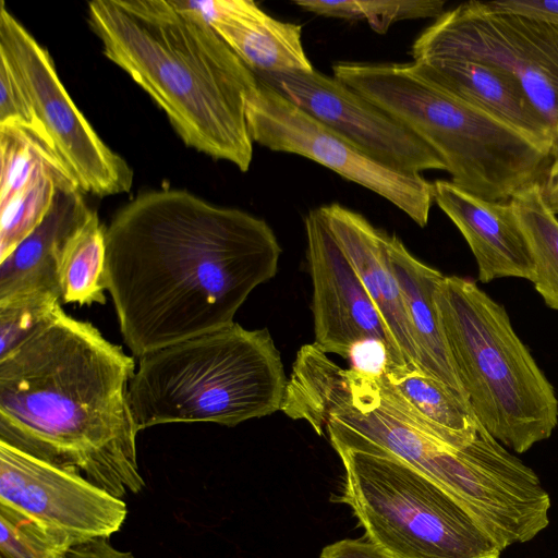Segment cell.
Returning <instances> with one entry per match:
<instances>
[{
	"label": "cell",
	"instance_id": "cell-16",
	"mask_svg": "<svg viewBox=\"0 0 558 558\" xmlns=\"http://www.w3.org/2000/svg\"><path fill=\"white\" fill-rule=\"evenodd\" d=\"M318 210L377 307L407 367L422 369L412 327L388 254L389 233L374 227L361 214L337 203L320 206Z\"/></svg>",
	"mask_w": 558,
	"mask_h": 558
},
{
	"label": "cell",
	"instance_id": "cell-7",
	"mask_svg": "<svg viewBox=\"0 0 558 558\" xmlns=\"http://www.w3.org/2000/svg\"><path fill=\"white\" fill-rule=\"evenodd\" d=\"M435 300L458 376L480 424L523 453L558 424L553 385L515 333L506 308L474 280L445 276Z\"/></svg>",
	"mask_w": 558,
	"mask_h": 558
},
{
	"label": "cell",
	"instance_id": "cell-1",
	"mask_svg": "<svg viewBox=\"0 0 558 558\" xmlns=\"http://www.w3.org/2000/svg\"><path fill=\"white\" fill-rule=\"evenodd\" d=\"M105 241V287L138 357L233 323L282 252L264 219L168 189L120 208Z\"/></svg>",
	"mask_w": 558,
	"mask_h": 558
},
{
	"label": "cell",
	"instance_id": "cell-17",
	"mask_svg": "<svg viewBox=\"0 0 558 558\" xmlns=\"http://www.w3.org/2000/svg\"><path fill=\"white\" fill-rule=\"evenodd\" d=\"M203 17L255 74L308 72L302 26L279 21L252 0H175Z\"/></svg>",
	"mask_w": 558,
	"mask_h": 558
},
{
	"label": "cell",
	"instance_id": "cell-4",
	"mask_svg": "<svg viewBox=\"0 0 558 558\" xmlns=\"http://www.w3.org/2000/svg\"><path fill=\"white\" fill-rule=\"evenodd\" d=\"M330 442L383 449L424 473L476 520L492 514L507 490V470L493 438L481 430L468 442L424 420L388 383L342 368L315 343L303 345L288 379L282 409Z\"/></svg>",
	"mask_w": 558,
	"mask_h": 558
},
{
	"label": "cell",
	"instance_id": "cell-32",
	"mask_svg": "<svg viewBox=\"0 0 558 558\" xmlns=\"http://www.w3.org/2000/svg\"><path fill=\"white\" fill-rule=\"evenodd\" d=\"M320 558H393L372 542L341 539L324 547Z\"/></svg>",
	"mask_w": 558,
	"mask_h": 558
},
{
	"label": "cell",
	"instance_id": "cell-12",
	"mask_svg": "<svg viewBox=\"0 0 558 558\" xmlns=\"http://www.w3.org/2000/svg\"><path fill=\"white\" fill-rule=\"evenodd\" d=\"M256 78L388 168L410 174L446 171L442 159L425 142L336 77L312 70Z\"/></svg>",
	"mask_w": 558,
	"mask_h": 558
},
{
	"label": "cell",
	"instance_id": "cell-31",
	"mask_svg": "<svg viewBox=\"0 0 558 558\" xmlns=\"http://www.w3.org/2000/svg\"><path fill=\"white\" fill-rule=\"evenodd\" d=\"M494 10L523 15L558 28V0L486 1Z\"/></svg>",
	"mask_w": 558,
	"mask_h": 558
},
{
	"label": "cell",
	"instance_id": "cell-30",
	"mask_svg": "<svg viewBox=\"0 0 558 558\" xmlns=\"http://www.w3.org/2000/svg\"><path fill=\"white\" fill-rule=\"evenodd\" d=\"M352 369L367 375L380 376L389 365V355L384 343L367 339L356 343L348 357Z\"/></svg>",
	"mask_w": 558,
	"mask_h": 558
},
{
	"label": "cell",
	"instance_id": "cell-8",
	"mask_svg": "<svg viewBox=\"0 0 558 558\" xmlns=\"http://www.w3.org/2000/svg\"><path fill=\"white\" fill-rule=\"evenodd\" d=\"M344 468L340 501L393 558H499L500 549L444 487L365 444L330 442Z\"/></svg>",
	"mask_w": 558,
	"mask_h": 558
},
{
	"label": "cell",
	"instance_id": "cell-33",
	"mask_svg": "<svg viewBox=\"0 0 558 558\" xmlns=\"http://www.w3.org/2000/svg\"><path fill=\"white\" fill-rule=\"evenodd\" d=\"M63 558H135L130 551H122L107 541L96 538L73 546Z\"/></svg>",
	"mask_w": 558,
	"mask_h": 558
},
{
	"label": "cell",
	"instance_id": "cell-14",
	"mask_svg": "<svg viewBox=\"0 0 558 558\" xmlns=\"http://www.w3.org/2000/svg\"><path fill=\"white\" fill-rule=\"evenodd\" d=\"M305 234L313 284L314 343L325 353L348 360L356 343L375 339L387 348V369L407 367L398 344L318 208L307 214Z\"/></svg>",
	"mask_w": 558,
	"mask_h": 558
},
{
	"label": "cell",
	"instance_id": "cell-22",
	"mask_svg": "<svg viewBox=\"0 0 558 558\" xmlns=\"http://www.w3.org/2000/svg\"><path fill=\"white\" fill-rule=\"evenodd\" d=\"M534 266V287L545 304L558 311V217L544 201L541 182L510 198Z\"/></svg>",
	"mask_w": 558,
	"mask_h": 558
},
{
	"label": "cell",
	"instance_id": "cell-18",
	"mask_svg": "<svg viewBox=\"0 0 558 558\" xmlns=\"http://www.w3.org/2000/svg\"><path fill=\"white\" fill-rule=\"evenodd\" d=\"M80 187H58L41 222L0 260V301L47 292L61 298L60 274L64 256L97 213Z\"/></svg>",
	"mask_w": 558,
	"mask_h": 558
},
{
	"label": "cell",
	"instance_id": "cell-27",
	"mask_svg": "<svg viewBox=\"0 0 558 558\" xmlns=\"http://www.w3.org/2000/svg\"><path fill=\"white\" fill-rule=\"evenodd\" d=\"M0 558H63L75 546L66 534L0 502Z\"/></svg>",
	"mask_w": 558,
	"mask_h": 558
},
{
	"label": "cell",
	"instance_id": "cell-19",
	"mask_svg": "<svg viewBox=\"0 0 558 558\" xmlns=\"http://www.w3.org/2000/svg\"><path fill=\"white\" fill-rule=\"evenodd\" d=\"M413 70L444 90L519 131L549 150L555 137L521 86L490 65L466 60L424 59L412 61Z\"/></svg>",
	"mask_w": 558,
	"mask_h": 558
},
{
	"label": "cell",
	"instance_id": "cell-24",
	"mask_svg": "<svg viewBox=\"0 0 558 558\" xmlns=\"http://www.w3.org/2000/svg\"><path fill=\"white\" fill-rule=\"evenodd\" d=\"M58 187H80L70 173L47 171L0 204V260L45 218Z\"/></svg>",
	"mask_w": 558,
	"mask_h": 558
},
{
	"label": "cell",
	"instance_id": "cell-29",
	"mask_svg": "<svg viewBox=\"0 0 558 558\" xmlns=\"http://www.w3.org/2000/svg\"><path fill=\"white\" fill-rule=\"evenodd\" d=\"M0 126L20 128L54 153L45 126L38 119L12 66L2 53H0Z\"/></svg>",
	"mask_w": 558,
	"mask_h": 558
},
{
	"label": "cell",
	"instance_id": "cell-20",
	"mask_svg": "<svg viewBox=\"0 0 558 558\" xmlns=\"http://www.w3.org/2000/svg\"><path fill=\"white\" fill-rule=\"evenodd\" d=\"M387 245L422 369L469 403L435 300L436 289L445 275L414 257L397 235L388 234Z\"/></svg>",
	"mask_w": 558,
	"mask_h": 558
},
{
	"label": "cell",
	"instance_id": "cell-26",
	"mask_svg": "<svg viewBox=\"0 0 558 558\" xmlns=\"http://www.w3.org/2000/svg\"><path fill=\"white\" fill-rule=\"evenodd\" d=\"M293 4L317 15L345 20H365L378 34H385L399 21L440 16L444 0H293Z\"/></svg>",
	"mask_w": 558,
	"mask_h": 558
},
{
	"label": "cell",
	"instance_id": "cell-3",
	"mask_svg": "<svg viewBox=\"0 0 558 558\" xmlns=\"http://www.w3.org/2000/svg\"><path fill=\"white\" fill-rule=\"evenodd\" d=\"M87 20L104 54L165 111L185 145L248 170L246 107L257 78L203 17L175 0H95Z\"/></svg>",
	"mask_w": 558,
	"mask_h": 558
},
{
	"label": "cell",
	"instance_id": "cell-15",
	"mask_svg": "<svg viewBox=\"0 0 558 558\" xmlns=\"http://www.w3.org/2000/svg\"><path fill=\"white\" fill-rule=\"evenodd\" d=\"M433 196L465 239L475 257L481 282L506 277L533 282L532 257L510 199L486 201L450 180L434 181Z\"/></svg>",
	"mask_w": 558,
	"mask_h": 558
},
{
	"label": "cell",
	"instance_id": "cell-6",
	"mask_svg": "<svg viewBox=\"0 0 558 558\" xmlns=\"http://www.w3.org/2000/svg\"><path fill=\"white\" fill-rule=\"evenodd\" d=\"M333 77L433 148L450 181L486 201H509L539 183L549 150L417 74L411 63L338 62Z\"/></svg>",
	"mask_w": 558,
	"mask_h": 558
},
{
	"label": "cell",
	"instance_id": "cell-23",
	"mask_svg": "<svg viewBox=\"0 0 558 558\" xmlns=\"http://www.w3.org/2000/svg\"><path fill=\"white\" fill-rule=\"evenodd\" d=\"M105 258V227L96 215L74 239L64 256L60 274L63 303H106Z\"/></svg>",
	"mask_w": 558,
	"mask_h": 558
},
{
	"label": "cell",
	"instance_id": "cell-11",
	"mask_svg": "<svg viewBox=\"0 0 558 558\" xmlns=\"http://www.w3.org/2000/svg\"><path fill=\"white\" fill-rule=\"evenodd\" d=\"M246 120L253 143L308 158L389 201L420 227L427 225L433 183L378 162L259 80Z\"/></svg>",
	"mask_w": 558,
	"mask_h": 558
},
{
	"label": "cell",
	"instance_id": "cell-9",
	"mask_svg": "<svg viewBox=\"0 0 558 558\" xmlns=\"http://www.w3.org/2000/svg\"><path fill=\"white\" fill-rule=\"evenodd\" d=\"M411 56L413 61L478 62L508 74L543 117L558 147V28L494 10L486 1H468L425 28Z\"/></svg>",
	"mask_w": 558,
	"mask_h": 558
},
{
	"label": "cell",
	"instance_id": "cell-2",
	"mask_svg": "<svg viewBox=\"0 0 558 558\" xmlns=\"http://www.w3.org/2000/svg\"><path fill=\"white\" fill-rule=\"evenodd\" d=\"M134 359L90 323L52 317L0 359V440L122 498L145 482L128 400Z\"/></svg>",
	"mask_w": 558,
	"mask_h": 558
},
{
	"label": "cell",
	"instance_id": "cell-25",
	"mask_svg": "<svg viewBox=\"0 0 558 558\" xmlns=\"http://www.w3.org/2000/svg\"><path fill=\"white\" fill-rule=\"evenodd\" d=\"M0 204L47 171L72 174L49 147L16 126H0Z\"/></svg>",
	"mask_w": 558,
	"mask_h": 558
},
{
	"label": "cell",
	"instance_id": "cell-5",
	"mask_svg": "<svg viewBox=\"0 0 558 558\" xmlns=\"http://www.w3.org/2000/svg\"><path fill=\"white\" fill-rule=\"evenodd\" d=\"M287 384L268 329L233 322L141 356L128 400L138 432L167 423L234 426L281 410Z\"/></svg>",
	"mask_w": 558,
	"mask_h": 558
},
{
	"label": "cell",
	"instance_id": "cell-21",
	"mask_svg": "<svg viewBox=\"0 0 558 558\" xmlns=\"http://www.w3.org/2000/svg\"><path fill=\"white\" fill-rule=\"evenodd\" d=\"M388 383L424 420L442 433L468 442L480 422L468 402L422 369L398 367L384 373Z\"/></svg>",
	"mask_w": 558,
	"mask_h": 558
},
{
	"label": "cell",
	"instance_id": "cell-34",
	"mask_svg": "<svg viewBox=\"0 0 558 558\" xmlns=\"http://www.w3.org/2000/svg\"><path fill=\"white\" fill-rule=\"evenodd\" d=\"M541 189L545 203L558 217V153L553 157L541 181Z\"/></svg>",
	"mask_w": 558,
	"mask_h": 558
},
{
	"label": "cell",
	"instance_id": "cell-28",
	"mask_svg": "<svg viewBox=\"0 0 558 558\" xmlns=\"http://www.w3.org/2000/svg\"><path fill=\"white\" fill-rule=\"evenodd\" d=\"M61 306L53 293L34 292L0 301V359L46 324Z\"/></svg>",
	"mask_w": 558,
	"mask_h": 558
},
{
	"label": "cell",
	"instance_id": "cell-13",
	"mask_svg": "<svg viewBox=\"0 0 558 558\" xmlns=\"http://www.w3.org/2000/svg\"><path fill=\"white\" fill-rule=\"evenodd\" d=\"M0 502L66 534L75 545L109 538L126 518L122 498L82 474L0 440Z\"/></svg>",
	"mask_w": 558,
	"mask_h": 558
},
{
	"label": "cell",
	"instance_id": "cell-10",
	"mask_svg": "<svg viewBox=\"0 0 558 558\" xmlns=\"http://www.w3.org/2000/svg\"><path fill=\"white\" fill-rule=\"evenodd\" d=\"M0 53L12 66L46 129L53 150L84 193H126L133 170L99 137L76 107L48 51L0 2Z\"/></svg>",
	"mask_w": 558,
	"mask_h": 558
}]
</instances>
